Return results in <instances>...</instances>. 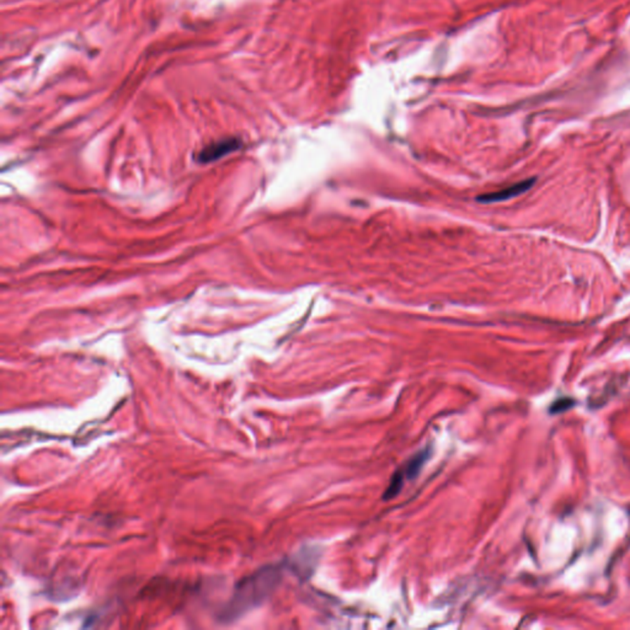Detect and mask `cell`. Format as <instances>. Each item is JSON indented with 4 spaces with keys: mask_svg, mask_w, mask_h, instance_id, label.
I'll list each match as a JSON object with an SVG mask.
<instances>
[{
    "mask_svg": "<svg viewBox=\"0 0 630 630\" xmlns=\"http://www.w3.org/2000/svg\"><path fill=\"white\" fill-rule=\"evenodd\" d=\"M282 577L279 565L260 569L253 575L238 582L234 592L220 610L217 619L220 623H232L244 616L255 607L260 606L274 592Z\"/></svg>",
    "mask_w": 630,
    "mask_h": 630,
    "instance_id": "cell-1",
    "label": "cell"
},
{
    "mask_svg": "<svg viewBox=\"0 0 630 630\" xmlns=\"http://www.w3.org/2000/svg\"><path fill=\"white\" fill-rule=\"evenodd\" d=\"M429 450L421 451L417 455H414L404 467L396 470L393 475L389 486L384 491V500H391L401 493V489L405 484V480H414L420 474L422 467L425 465L426 460H429Z\"/></svg>",
    "mask_w": 630,
    "mask_h": 630,
    "instance_id": "cell-2",
    "label": "cell"
},
{
    "mask_svg": "<svg viewBox=\"0 0 630 630\" xmlns=\"http://www.w3.org/2000/svg\"><path fill=\"white\" fill-rule=\"evenodd\" d=\"M241 147V141L238 138H225L222 141H217L215 143H210L208 146H206L200 153L197 160L200 163H210V161L218 160L222 157L228 156L230 153L238 151Z\"/></svg>",
    "mask_w": 630,
    "mask_h": 630,
    "instance_id": "cell-3",
    "label": "cell"
},
{
    "mask_svg": "<svg viewBox=\"0 0 630 630\" xmlns=\"http://www.w3.org/2000/svg\"><path fill=\"white\" fill-rule=\"evenodd\" d=\"M534 182H536V177L519 181L517 184L508 186L503 190L496 191V192L488 194V195L479 196L478 201H480L481 203H493V202H503V201L511 200L513 197H517V196L527 192L534 185Z\"/></svg>",
    "mask_w": 630,
    "mask_h": 630,
    "instance_id": "cell-4",
    "label": "cell"
},
{
    "mask_svg": "<svg viewBox=\"0 0 630 630\" xmlns=\"http://www.w3.org/2000/svg\"><path fill=\"white\" fill-rule=\"evenodd\" d=\"M572 403L574 401L572 399H562V401H555L553 408H550V411H552L553 414H557L560 411L567 410L569 408H572Z\"/></svg>",
    "mask_w": 630,
    "mask_h": 630,
    "instance_id": "cell-5",
    "label": "cell"
}]
</instances>
